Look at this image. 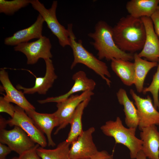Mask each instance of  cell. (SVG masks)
<instances>
[{"instance_id":"obj_21","label":"cell","mask_w":159,"mask_h":159,"mask_svg":"<svg viewBox=\"0 0 159 159\" xmlns=\"http://www.w3.org/2000/svg\"><path fill=\"white\" fill-rule=\"evenodd\" d=\"M135 71L134 84L137 92H143L144 81L149 71L157 66L158 62L149 61L143 59L137 53L133 54Z\"/></svg>"},{"instance_id":"obj_9","label":"cell","mask_w":159,"mask_h":159,"mask_svg":"<svg viewBox=\"0 0 159 159\" xmlns=\"http://www.w3.org/2000/svg\"><path fill=\"white\" fill-rule=\"evenodd\" d=\"M130 93L135 101L139 117L138 127L141 130L153 125H159V112L155 108L150 96L140 97L132 89Z\"/></svg>"},{"instance_id":"obj_33","label":"cell","mask_w":159,"mask_h":159,"mask_svg":"<svg viewBox=\"0 0 159 159\" xmlns=\"http://www.w3.org/2000/svg\"><path fill=\"white\" fill-rule=\"evenodd\" d=\"M147 158L143 152L141 150L138 153L136 159H146Z\"/></svg>"},{"instance_id":"obj_7","label":"cell","mask_w":159,"mask_h":159,"mask_svg":"<svg viewBox=\"0 0 159 159\" xmlns=\"http://www.w3.org/2000/svg\"><path fill=\"white\" fill-rule=\"evenodd\" d=\"M94 95L92 91H86L80 95H73L64 101L57 103V110L54 113L58 119L59 125L54 135L57 134L60 130L70 124L79 105L86 99L91 98Z\"/></svg>"},{"instance_id":"obj_17","label":"cell","mask_w":159,"mask_h":159,"mask_svg":"<svg viewBox=\"0 0 159 159\" xmlns=\"http://www.w3.org/2000/svg\"><path fill=\"white\" fill-rule=\"evenodd\" d=\"M26 114L32 120L36 127L47 138L49 146L54 147L56 144L52 138V132L54 127H58L59 120L53 113L52 114L40 113L35 110L25 111Z\"/></svg>"},{"instance_id":"obj_23","label":"cell","mask_w":159,"mask_h":159,"mask_svg":"<svg viewBox=\"0 0 159 159\" xmlns=\"http://www.w3.org/2000/svg\"><path fill=\"white\" fill-rule=\"evenodd\" d=\"M91 98H87L81 103L77 108L72 118L71 128L66 141L70 145L82 132V117L84 109L88 105Z\"/></svg>"},{"instance_id":"obj_5","label":"cell","mask_w":159,"mask_h":159,"mask_svg":"<svg viewBox=\"0 0 159 159\" xmlns=\"http://www.w3.org/2000/svg\"><path fill=\"white\" fill-rule=\"evenodd\" d=\"M30 3L33 8L42 16L53 34L57 37L60 46L62 47L70 46L69 31L59 23L57 17V1H53L51 7L49 9L38 0H30Z\"/></svg>"},{"instance_id":"obj_28","label":"cell","mask_w":159,"mask_h":159,"mask_svg":"<svg viewBox=\"0 0 159 159\" xmlns=\"http://www.w3.org/2000/svg\"><path fill=\"white\" fill-rule=\"evenodd\" d=\"M39 146L38 144H37L34 148L19 155V159H42L37 152V149Z\"/></svg>"},{"instance_id":"obj_8","label":"cell","mask_w":159,"mask_h":159,"mask_svg":"<svg viewBox=\"0 0 159 159\" xmlns=\"http://www.w3.org/2000/svg\"><path fill=\"white\" fill-rule=\"evenodd\" d=\"M0 142L6 144L19 155L35 147L37 144L20 127L10 130H0Z\"/></svg>"},{"instance_id":"obj_30","label":"cell","mask_w":159,"mask_h":159,"mask_svg":"<svg viewBox=\"0 0 159 159\" xmlns=\"http://www.w3.org/2000/svg\"><path fill=\"white\" fill-rule=\"evenodd\" d=\"M150 18L153 23L155 32L159 38V12L157 10Z\"/></svg>"},{"instance_id":"obj_20","label":"cell","mask_w":159,"mask_h":159,"mask_svg":"<svg viewBox=\"0 0 159 159\" xmlns=\"http://www.w3.org/2000/svg\"><path fill=\"white\" fill-rule=\"evenodd\" d=\"M116 95L119 103L124 107L126 125L129 128L137 129L139 124V117L137 109L133 102L129 99L126 90L123 88L119 89Z\"/></svg>"},{"instance_id":"obj_16","label":"cell","mask_w":159,"mask_h":159,"mask_svg":"<svg viewBox=\"0 0 159 159\" xmlns=\"http://www.w3.org/2000/svg\"><path fill=\"white\" fill-rule=\"evenodd\" d=\"M44 22L42 17L39 14L33 24L26 29L16 32L12 36L6 38L4 44L15 46L21 43L28 42L34 39H38L43 36L42 31Z\"/></svg>"},{"instance_id":"obj_31","label":"cell","mask_w":159,"mask_h":159,"mask_svg":"<svg viewBox=\"0 0 159 159\" xmlns=\"http://www.w3.org/2000/svg\"><path fill=\"white\" fill-rule=\"evenodd\" d=\"M12 151L7 146L0 143V159H6L7 155Z\"/></svg>"},{"instance_id":"obj_14","label":"cell","mask_w":159,"mask_h":159,"mask_svg":"<svg viewBox=\"0 0 159 159\" xmlns=\"http://www.w3.org/2000/svg\"><path fill=\"white\" fill-rule=\"evenodd\" d=\"M0 80L2 89L6 94H4L5 100L16 104L25 111L35 110V107L26 99L21 91L15 88L10 81L8 72L4 68L0 71Z\"/></svg>"},{"instance_id":"obj_24","label":"cell","mask_w":159,"mask_h":159,"mask_svg":"<svg viewBox=\"0 0 159 159\" xmlns=\"http://www.w3.org/2000/svg\"><path fill=\"white\" fill-rule=\"evenodd\" d=\"M70 145L65 140L59 143L53 149L39 146L37 152L42 159H70L69 154Z\"/></svg>"},{"instance_id":"obj_10","label":"cell","mask_w":159,"mask_h":159,"mask_svg":"<svg viewBox=\"0 0 159 159\" xmlns=\"http://www.w3.org/2000/svg\"><path fill=\"white\" fill-rule=\"evenodd\" d=\"M15 107L14 115L7 120V124L11 127H20L35 143L42 147H46L47 143L43 133L36 127L23 109L17 105Z\"/></svg>"},{"instance_id":"obj_22","label":"cell","mask_w":159,"mask_h":159,"mask_svg":"<svg viewBox=\"0 0 159 159\" xmlns=\"http://www.w3.org/2000/svg\"><path fill=\"white\" fill-rule=\"evenodd\" d=\"M112 70L125 85L130 86L134 84L135 78L134 63L121 59H114L111 61Z\"/></svg>"},{"instance_id":"obj_11","label":"cell","mask_w":159,"mask_h":159,"mask_svg":"<svg viewBox=\"0 0 159 159\" xmlns=\"http://www.w3.org/2000/svg\"><path fill=\"white\" fill-rule=\"evenodd\" d=\"M95 130L92 127L83 131L72 143L69 153L70 159H88L98 151L92 139Z\"/></svg>"},{"instance_id":"obj_29","label":"cell","mask_w":159,"mask_h":159,"mask_svg":"<svg viewBox=\"0 0 159 159\" xmlns=\"http://www.w3.org/2000/svg\"><path fill=\"white\" fill-rule=\"evenodd\" d=\"M88 159H114L113 155L107 151L102 150L98 151L94 155Z\"/></svg>"},{"instance_id":"obj_25","label":"cell","mask_w":159,"mask_h":159,"mask_svg":"<svg viewBox=\"0 0 159 159\" xmlns=\"http://www.w3.org/2000/svg\"><path fill=\"white\" fill-rule=\"evenodd\" d=\"M30 0H0V13L8 15H12L30 4Z\"/></svg>"},{"instance_id":"obj_2","label":"cell","mask_w":159,"mask_h":159,"mask_svg":"<svg viewBox=\"0 0 159 159\" xmlns=\"http://www.w3.org/2000/svg\"><path fill=\"white\" fill-rule=\"evenodd\" d=\"M88 35L94 41L91 44L97 51L100 60L105 59L111 61L116 59L130 61L133 59V54L123 51L117 47L113 38L112 28L105 21H98L95 25L94 32Z\"/></svg>"},{"instance_id":"obj_1","label":"cell","mask_w":159,"mask_h":159,"mask_svg":"<svg viewBox=\"0 0 159 159\" xmlns=\"http://www.w3.org/2000/svg\"><path fill=\"white\" fill-rule=\"evenodd\" d=\"M112 28L114 41L120 50L132 54L142 49L146 32L141 18L129 14L120 18Z\"/></svg>"},{"instance_id":"obj_19","label":"cell","mask_w":159,"mask_h":159,"mask_svg":"<svg viewBox=\"0 0 159 159\" xmlns=\"http://www.w3.org/2000/svg\"><path fill=\"white\" fill-rule=\"evenodd\" d=\"M159 0H131L126 5L127 11L136 18L150 17L157 11Z\"/></svg>"},{"instance_id":"obj_34","label":"cell","mask_w":159,"mask_h":159,"mask_svg":"<svg viewBox=\"0 0 159 159\" xmlns=\"http://www.w3.org/2000/svg\"><path fill=\"white\" fill-rule=\"evenodd\" d=\"M10 159H19V157H14Z\"/></svg>"},{"instance_id":"obj_27","label":"cell","mask_w":159,"mask_h":159,"mask_svg":"<svg viewBox=\"0 0 159 159\" xmlns=\"http://www.w3.org/2000/svg\"><path fill=\"white\" fill-rule=\"evenodd\" d=\"M10 103L5 100L4 97H0V112L7 113L12 118L14 115L15 107Z\"/></svg>"},{"instance_id":"obj_3","label":"cell","mask_w":159,"mask_h":159,"mask_svg":"<svg viewBox=\"0 0 159 159\" xmlns=\"http://www.w3.org/2000/svg\"><path fill=\"white\" fill-rule=\"evenodd\" d=\"M69 32L70 46L74 57L73 61L70 66L72 69L78 64H82L93 70L99 75L109 87L111 81L107 78L111 77L106 64L96 58L83 46L81 40H76V37L73 32L72 24H68L67 29Z\"/></svg>"},{"instance_id":"obj_12","label":"cell","mask_w":159,"mask_h":159,"mask_svg":"<svg viewBox=\"0 0 159 159\" xmlns=\"http://www.w3.org/2000/svg\"><path fill=\"white\" fill-rule=\"evenodd\" d=\"M143 22L146 32V37L143 47L139 53L141 58L145 57L148 61L158 62L159 60V39L155 33L150 17L140 18Z\"/></svg>"},{"instance_id":"obj_6","label":"cell","mask_w":159,"mask_h":159,"mask_svg":"<svg viewBox=\"0 0 159 159\" xmlns=\"http://www.w3.org/2000/svg\"><path fill=\"white\" fill-rule=\"evenodd\" d=\"M52 44L49 39L42 36L37 40L32 42L20 44L14 47L16 51L23 53L27 58L28 64H34L39 59H51L52 55L51 52Z\"/></svg>"},{"instance_id":"obj_18","label":"cell","mask_w":159,"mask_h":159,"mask_svg":"<svg viewBox=\"0 0 159 159\" xmlns=\"http://www.w3.org/2000/svg\"><path fill=\"white\" fill-rule=\"evenodd\" d=\"M140 133L141 150L149 159H159V131L155 125L143 128Z\"/></svg>"},{"instance_id":"obj_26","label":"cell","mask_w":159,"mask_h":159,"mask_svg":"<svg viewBox=\"0 0 159 159\" xmlns=\"http://www.w3.org/2000/svg\"><path fill=\"white\" fill-rule=\"evenodd\" d=\"M159 60L158 62L157 71L153 76L150 84L148 87L144 88L142 92L144 94L148 92L151 93L153 98L154 106L156 109H159Z\"/></svg>"},{"instance_id":"obj_32","label":"cell","mask_w":159,"mask_h":159,"mask_svg":"<svg viewBox=\"0 0 159 159\" xmlns=\"http://www.w3.org/2000/svg\"><path fill=\"white\" fill-rule=\"evenodd\" d=\"M8 125L7 123V120H6L2 116H0V130L4 129L6 125Z\"/></svg>"},{"instance_id":"obj_15","label":"cell","mask_w":159,"mask_h":159,"mask_svg":"<svg viewBox=\"0 0 159 159\" xmlns=\"http://www.w3.org/2000/svg\"><path fill=\"white\" fill-rule=\"evenodd\" d=\"M46 64V72L43 77H36L35 84L31 88L25 87L18 85L16 88L22 90L24 94H32L36 92L41 95L46 94L52 87L57 76L54 72V68L51 59L44 60Z\"/></svg>"},{"instance_id":"obj_4","label":"cell","mask_w":159,"mask_h":159,"mask_svg":"<svg viewBox=\"0 0 159 159\" xmlns=\"http://www.w3.org/2000/svg\"><path fill=\"white\" fill-rule=\"evenodd\" d=\"M105 135L112 137L116 144H121L129 150L132 159H136L138 153L141 150L143 141L135 136L136 129L126 128L123 125L120 118L117 117L115 121L110 120L100 127Z\"/></svg>"},{"instance_id":"obj_13","label":"cell","mask_w":159,"mask_h":159,"mask_svg":"<svg viewBox=\"0 0 159 159\" xmlns=\"http://www.w3.org/2000/svg\"><path fill=\"white\" fill-rule=\"evenodd\" d=\"M72 79L74 81V85L67 93L58 96L38 100L37 102L41 104L50 102L58 103L64 101L76 92L93 91L96 86V83L95 81L92 79L89 78L85 72L83 71H79L74 74L72 76Z\"/></svg>"}]
</instances>
